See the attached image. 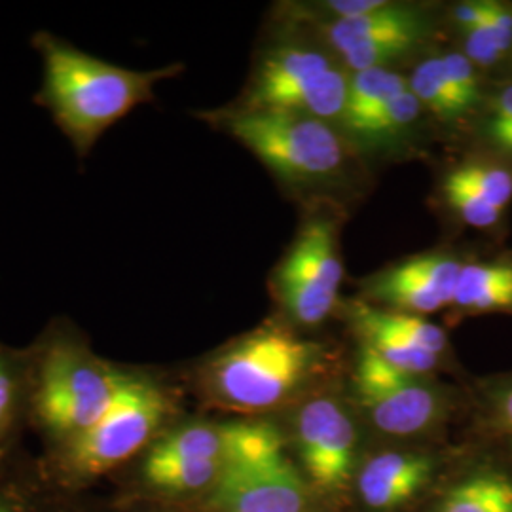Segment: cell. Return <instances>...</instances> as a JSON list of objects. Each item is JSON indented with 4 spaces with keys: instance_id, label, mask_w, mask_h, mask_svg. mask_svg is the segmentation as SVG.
<instances>
[{
    "instance_id": "6da1fadb",
    "label": "cell",
    "mask_w": 512,
    "mask_h": 512,
    "mask_svg": "<svg viewBox=\"0 0 512 512\" xmlns=\"http://www.w3.org/2000/svg\"><path fill=\"white\" fill-rule=\"evenodd\" d=\"M31 46L42 61V82L33 101L50 112L78 162H84L97 141L131 110L154 101L162 80L183 71L181 63L152 71L120 67L50 31H37Z\"/></svg>"
},
{
    "instance_id": "7a4b0ae2",
    "label": "cell",
    "mask_w": 512,
    "mask_h": 512,
    "mask_svg": "<svg viewBox=\"0 0 512 512\" xmlns=\"http://www.w3.org/2000/svg\"><path fill=\"white\" fill-rule=\"evenodd\" d=\"M31 351L29 414L50 439L65 446L105 416L124 366L93 353L86 336L65 317H55Z\"/></svg>"
},
{
    "instance_id": "3957f363",
    "label": "cell",
    "mask_w": 512,
    "mask_h": 512,
    "mask_svg": "<svg viewBox=\"0 0 512 512\" xmlns=\"http://www.w3.org/2000/svg\"><path fill=\"white\" fill-rule=\"evenodd\" d=\"M319 351L289 330L262 327L213 355L200 374L209 401L262 412L287 401L306 382Z\"/></svg>"
},
{
    "instance_id": "277c9868",
    "label": "cell",
    "mask_w": 512,
    "mask_h": 512,
    "mask_svg": "<svg viewBox=\"0 0 512 512\" xmlns=\"http://www.w3.org/2000/svg\"><path fill=\"white\" fill-rule=\"evenodd\" d=\"M203 118L287 181H321L344 165V145L330 124L289 110L224 109Z\"/></svg>"
},
{
    "instance_id": "5b68a950",
    "label": "cell",
    "mask_w": 512,
    "mask_h": 512,
    "mask_svg": "<svg viewBox=\"0 0 512 512\" xmlns=\"http://www.w3.org/2000/svg\"><path fill=\"white\" fill-rule=\"evenodd\" d=\"M173 414V397L162 382L141 370L124 368L122 384L105 416L84 435L61 446L74 475L97 476L133 458Z\"/></svg>"
},
{
    "instance_id": "8992f818",
    "label": "cell",
    "mask_w": 512,
    "mask_h": 512,
    "mask_svg": "<svg viewBox=\"0 0 512 512\" xmlns=\"http://www.w3.org/2000/svg\"><path fill=\"white\" fill-rule=\"evenodd\" d=\"M342 279L344 266L332 220H308L275 272L279 302L298 325H319L334 310Z\"/></svg>"
},
{
    "instance_id": "52a82bcc",
    "label": "cell",
    "mask_w": 512,
    "mask_h": 512,
    "mask_svg": "<svg viewBox=\"0 0 512 512\" xmlns=\"http://www.w3.org/2000/svg\"><path fill=\"white\" fill-rule=\"evenodd\" d=\"M355 399L385 435L416 437L442 418V399L421 376L387 365L372 349L363 348L355 376Z\"/></svg>"
},
{
    "instance_id": "ba28073f",
    "label": "cell",
    "mask_w": 512,
    "mask_h": 512,
    "mask_svg": "<svg viewBox=\"0 0 512 512\" xmlns=\"http://www.w3.org/2000/svg\"><path fill=\"white\" fill-rule=\"evenodd\" d=\"M148 454L165 459L215 461L226 469L287 458L281 433L262 421L186 423L169 431Z\"/></svg>"
},
{
    "instance_id": "9c48e42d",
    "label": "cell",
    "mask_w": 512,
    "mask_h": 512,
    "mask_svg": "<svg viewBox=\"0 0 512 512\" xmlns=\"http://www.w3.org/2000/svg\"><path fill=\"white\" fill-rule=\"evenodd\" d=\"M294 442L302 469L317 490L332 494L348 486L357 463V429L336 399L319 397L300 408Z\"/></svg>"
},
{
    "instance_id": "30bf717a",
    "label": "cell",
    "mask_w": 512,
    "mask_h": 512,
    "mask_svg": "<svg viewBox=\"0 0 512 512\" xmlns=\"http://www.w3.org/2000/svg\"><path fill=\"white\" fill-rule=\"evenodd\" d=\"M213 512H310V488L289 458L230 467L207 492Z\"/></svg>"
},
{
    "instance_id": "8fae6325",
    "label": "cell",
    "mask_w": 512,
    "mask_h": 512,
    "mask_svg": "<svg viewBox=\"0 0 512 512\" xmlns=\"http://www.w3.org/2000/svg\"><path fill=\"white\" fill-rule=\"evenodd\" d=\"M461 268L458 258L446 253L412 256L370 277L366 298L423 317L452 304Z\"/></svg>"
},
{
    "instance_id": "7c38bea8",
    "label": "cell",
    "mask_w": 512,
    "mask_h": 512,
    "mask_svg": "<svg viewBox=\"0 0 512 512\" xmlns=\"http://www.w3.org/2000/svg\"><path fill=\"white\" fill-rule=\"evenodd\" d=\"M329 57L306 46H287L268 52L239 103V109L279 110L294 93L306 88L319 74L329 71Z\"/></svg>"
},
{
    "instance_id": "4fadbf2b",
    "label": "cell",
    "mask_w": 512,
    "mask_h": 512,
    "mask_svg": "<svg viewBox=\"0 0 512 512\" xmlns=\"http://www.w3.org/2000/svg\"><path fill=\"white\" fill-rule=\"evenodd\" d=\"M433 467V461L421 454H378L361 467L357 492L370 511H397L429 484Z\"/></svg>"
},
{
    "instance_id": "5bb4252c",
    "label": "cell",
    "mask_w": 512,
    "mask_h": 512,
    "mask_svg": "<svg viewBox=\"0 0 512 512\" xmlns=\"http://www.w3.org/2000/svg\"><path fill=\"white\" fill-rule=\"evenodd\" d=\"M427 35V21L420 12L395 2H385L374 12L349 19H330L323 25V37L334 52L342 55L357 46L385 38H420Z\"/></svg>"
},
{
    "instance_id": "9a60e30c",
    "label": "cell",
    "mask_w": 512,
    "mask_h": 512,
    "mask_svg": "<svg viewBox=\"0 0 512 512\" xmlns=\"http://www.w3.org/2000/svg\"><path fill=\"white\" fill-rule=\"evenodd\" d=\"M437 512H512V475L497 467L469 471L440 497Z\"/></svg>"
},
{
    "instance_id": "2e32d148",
    "label": "cell",
    "mask_w": 512,
    "mask_h": 512,
    "mask_svg": "<svg viewBox=\"0 0 512 512\" xmlns=\"http://www.w3.org/2000/svg\"><path fill=\"white\" fill-rule=\"evenodd\" d=\"M465 311H499L512 308V264L473 262L459 272L452 304Z\"/></svg>"
},
{
    "instance_id": "e0dca14e",
    "label": "cell",
    "mask_w": 512,
    "mask_h": 512,
    "mask_svg": "<svg viewBox=\"0 0 512 512\" xmlns=\"http://www.w3.org/2000/svg\"><path fill=\"white\" fill-rule=\"evenodd\" d=\"M353 325L359 330L365 348L372 349L378 357H382L387 365L395 366L403 372L423 376L439 365L440 357L418 348L410 340L382 327L368 311L366 302H357L351 306Z\"/></svg>"
},
{
    "instance_id": "ac0fdd59",
    "label": "cell",
    "mask_w": 512,
    "mask_h": 512,
    "mask_svg": "<svg viewBox=\"0 0 512 512\" xmlns=\"http://www.w3.org/2000/svg\"><path fill=\"white\" fill-rule=\"evenodd\" d=\"M0 512H86L50 482L0 458Z\"/></svg>"
},
{
    "instance_id": "d6986e66",
    "label": "cell",
    "mask_w": 512,
    "mask_h": 512,
    "mask_svg": "<svg viewBox=\"0 0 512 512\" xmlns=\"http://www.w3.org/2000/svg\"><path fill=\"white\" fill-rule=\"evenodd\" d=\"M33 380V351L0 344V446L29 412ZM2 450V448H0Z\"/></svg>"
},
{
    "instance_id": "ffe728a7",
    "label": "cell",
    "mask_w": 512,
    "mask_h": 512,
    "mask_svg": "<svg viewBox=\"0 0 512 512\" xmlns=\"http://www.w3.org/2000/svg\"><path fill=\"white\" fill-rule=\"evenodd\" d=\"M408 90V80L389 69H370L349 76L348 101L342 126L351 135L363 126L366 118L382 109L389 101Z\"/></svg>"
},
{
    "instance_id": "44dd1931",
    "label": "cell",
    "mask_w": 512,
    "mask_h": 512,
    "mask_svg": "<svg viewBox=\"0 0 512 512\" xmlns=\"http://www.w3.org/2000/svg\"><path fill=\"white\" fill-rule=\"evenodd\" d=\"M408 88L416 95L421 107L431 110L442 120H452L463 114L458 97L452 90L444 71L442 55L423 59L414 69L412 78L408 80Z\"/></svg>"
},
{
    "instance_id": "7402d4cb",
    "label": "cell",
    "mask_w": 512,
    "mask_h": 512,
    "mask_svg": "<svg viewBox=\"0 0 512 512\" xmlns=\"http://www.w3.org/2000/svg\"><path fill=\"white\" fill-rule=\"evenodd\" d=\"M421 105L416 95L410 92L401 93L393 101H389L382 109L370 114L353 135L366 145L376 143L382 145L401 137L406 129L410 128L420 118Z\"/></svg>"
},
{
    "instance_id": "603a6c76",
    "label": "cell",
    "mask_w": 512,
    "mask_h": 512,
    "mask_svg": "<svg viewBox=\"0 0 512 512\" xmlns=\"http://www.w3.org/2000/svg\"><path fill=\"white\" fill-rule=\"evenodd\" d=\"M370 315L385 327V329L403 336L406 340H410L412 344H416L418 348L425 349L437 357H442L444 351L448 348V340L444 330L437 327L435 323H429L425 317L421 315H412V313H401V311L384 310L378 306L368 304Z\"/></svg>"
},
{
    "instance_id": "cb8c5ba5",
    "label": "cell",
    "mask_w": 512,
    "mask_h": 512,
    "mask_svg": "<svg viewBox=\"0 0 512 512\" xmlns=\"http://www.w3.org/2000/svg\"><path fill=\"white\" fill-rule=\"evenodd\" d=\"M450 175L499 211H503L512 200V173L503 167L465 164L452 169Z\"/></svg>"
},
{
    "instance_id": "d4e9b609",
    "label": "cell",
    "mask_w": 512,
    "mask_h": 512,
    "mask_svg": "<svg viewBox=\"0 0 512 512\" xmlns=\"http://www.w3.org/2000/svg\"><path fill=\"white\" fill-rule=\"evenodd\" d=\"M420 42L418 38H385L348 50L342 54V59L353 73L370 69H389L393 61L414 50Z\"/></svg>"
},
{
    "instance_id": "484cf974",
    "label": "cell",
    "mask_w": 512,
    "mask_h": 512,
    "mask_svg": "<svg viewBox=\"0 0 512 512\" xmlns=\"http://www.w3.org/2000/svg\"><path fill=\"white\" fill-rule=\"evenodd\" d=\"M442 194L444 200L450 205V209L458 215L459 219L465 220L467 224L475 228H490L497 224L501 217V211L492 207L490 203L480 200L469 188L459 183L456 177L450 173L446 175L442 183Z\"/></svg>"
},
{
    "instance_id": "4316f807",
    "label": "cell",
    "mask_w": 512,
    "mask_h": 512,
    "mask_svg": "<svg viewBox=\"0 0 512 512\" xmlns=\"http://www.w3.org/2000/svg\"><path fill=\"white\" fill-rule=\"evenodd\" d=\"M442 63L448 82L458 97L459 107L463 112H467L480 97V84L475 65L467 59V55L459 52L442 55Z\"/></svg>"
},
{
    "instance_id": "83f0119b",
    "label": "cell",
    "mask_w": 512,
    "mask_h": 512,
    "mask_svg": "<svg viewBox=\"0 0 512 512\" xmlns=\"http://www.w3.org/2000/svg\"><path fill=\"white\" fill-rule=\"evenodd\" d=\"M465 55L473 65H482V67H490L503 57L486 21L480 23L475 29L465 31Z\"/></svg>"
},
{
    "instance_id": "f1b7e54d",
    "label": "cell",
    "mask_w": 512,
    "mask_h": 512,
    "mask_svg": "<svg viewBox=\"0 0 512 512\" xmlns=\"http://www.w3.org/2000/svg\"><path fill=\"white\" fill-rule=\"evenodd\" d=\"M486 25L494 37L499 52L505 55L512 46V10L503 4L490 2V12L486 18Z\"/></svg>"
},
{
    "instance_id": "f546056e",
    "label": "cell",
    "mask_w": 512,
    "mask_h": 512,
    "mask_svg": "<svg viewBox=\"0 0 512 512\" xmlns=\"http://www.w3.org/2000/svg\"><path fill=\"white\" fill-rule=\"evenodd\" d=\"M490 2H465L454 8V19L461 27V31L475 29L480 23H484L488 18Z\"/></svg>"
},
{
    "instance_id": "4dcf8cb0",
    "label": "cell",
    "mask_w": 512,
    "mask_h": 512,
    "mask_svg": "<svg viewBox=\"0 0 512 512\" xmlns=\"http://www.w3.org/2000/svg\"><path fill=\"white\" fill-rule=\"evenodd\" d=\"M495 420L512 433V384L505 385L495 397Z\"/></svg>"
},
{
    "instance_id": "1f68e13d",
    "label": "cell",
    "mask_w": 512,
    "mask_h": 512,
    "mask_svg": "<svg viewBox=\"0 0 512 512\" xmlns=\"http://www.w3.org/2000/svg\"><path fill=\"white\" fill-rule=\"evenodd\" d=\"M490 120L512 122V86L495 95L490 105Z\"/></svg>"
},
{
    "instance_id": "d6a6232c",
    "label": "cell",
    "mask_w": 512,
    "mask_h": 512,
    "mask_svg": "<svg viewBox=\"0 0 512 512\" xmlns=\"http://www.w3.org/2000/svg\"><path fill=\"white\" fill-rule=\"evenodd\" d=\"M488 133L497 147L512 154V122H488Z\"/></svg>"
}]
</instances>
